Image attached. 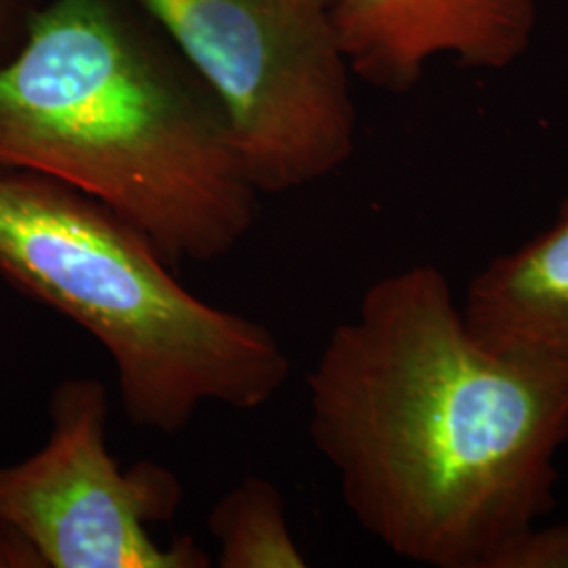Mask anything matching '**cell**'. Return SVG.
<instances>
[{"mask_svg": "<svg viewBox=\"0 0 568 568\" xmlns=\"http://www.w3.org/2000/svg\"><path fill=\"white\" fill-rule=\"evenodd\" d=\"M305 387L345 508L403 560L495 568L556 506L568 382L478 339L436 265L371 284Z\"/></svg>", "mask_w": 568, "mask_h": 568, "instance_id": "cell-1", "label": "cell"}, {"mask_svg": "<svg viewBox=\"0 0 568 568\" xmlns=\"http://www.w3.org/2000/svg\"><path fill=\"white\" fill-rule=\"evenodd\" d=\"M0 169L91 196L175 270L234 253L262 196L222 103L138 0H47L0 65Z\"/></svg>", "mask_w": 568, "mask_h": 568, "instance_id": "cell-2", "label": "cell"}, {"mask_svg": "<svg viewBox=\"0 0 568 568\" xmlns=\"http://www.w3.org/2000/svg\"><path fill=\"white\" fill-rule=\"evenodd\" d=\"M0 276L102 345L140 429L180 434L206 405L264 408L291 377L267 326L206 304L142 230L41 173L0 169Z\"/></svg>", "mask_w": 568, "mask_h": 568, "instance_id": "cell-3", "label": "cell"}, {"mask_svg": "<svg viewBox=\"0 0 568 568\" xmlns=\"http://www.w3.org/2000/svg\"><path fill=\"white\" fill-rule=\"evenodd\" d=\"M222 103L260 194L339 171L356 150L337 0H138Z\"/></svg>", "mask_w": 568, "mask_h": 568, "instance_id": "cell-4", "label": "cell"}, {"mask_svg": "<svg viewBox=\"0 0 568 568\" xmlns=\"http://www.w3.org/2000/svg\"><path fill=\"white\" fill-rule=\"evenodd\" d=\"M51 434L28 459L0 466V525L44 568H209L192 537L159 544L150 527L182 508V480L142 459L122 469L108 448L110 400L95 377H68L49 403Z\"/></svg>", "mask_w": 568, "mask_h": 568, "instance_id": "cell-5", "label": "cell"}, {"mask_svg": "<svg viewBox=\"0 0 568 568\" xmlns=\"http://www.w3.org/2000/svg\"><path fill=\"white\" fill-rule=\"evenodd\" d=\"M537 21V0H337L354 79L387 93L415 89L436 58L469 70L511 68L527 55Z\"/></svg>", "mask_w": 568, "mask_h": 568, "instance_id": "cell-6", "label": "cell"}, {"mask_svg": "<svg viewBox=\"0 0 568 568\" xmlns=\"http://www.w3.org/2000/svg\"><path fill=\"white\" fill-rule=\"evenodd\" d=\"M462 310L493 349L568 382V199L546 230L471 278Z\"/></svg>", "mask_w": 568, "mask_h": 568, "instance_id": "cell-7", "label": "cell"}, {"mask_svg": "<svg viewBox=\"0 0 568 568\" xmlns=\"http://www.w3.org/2000/svg\"><path fill=\"white\" fill-rule=\"evenodd\" d=\"M209 532L217 541V567L304 568V551L297 546L283 493L274 483L248 476L213 506Z\"/></svg>", "mask_w": 568, "mask_h": 568, "instance_id": "cell-8", "label": "cell"}, {"mask_svg": "<svg viewBox=\"0 0 568 568\" xmlns=\"http://www.w3.org/2000/svg\"><path fill=\"white\" fill-rule=\"evenodd\" d=\"M495 568H568V523L528 527Z\"/></svg>", "mask_w": 568, "mask_h": 568, "instance_id": "cell-9", "label": "cell"}, {"mask_svg": "<svg viewBox=\"0 0 568 568\" xmlns=\"http://www.w3.org/2000/svg\"><path fill=\"white\" fill-rule=\"evenodd\" d=\"M47 0H0V65L16 55Z\"/></svg>", "mask_w": 568, "mask_h": 568, "instance_id": "cell-10", "label": "cell"}]
</instances>
